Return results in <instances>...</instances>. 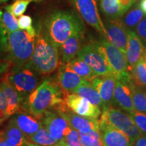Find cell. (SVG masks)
Here are the masks:
<instances>
[{
    "label": "cell",
    "instance_id": "cell-14",
    "mask_svg": "<svg viewBox=\"0 0 146 146\" xmlns=\"http://www.w3.org/2000/svg\"><path fill=\"white\" fill-rule=\"evenodd\" d=\"M56 109L67 120L69 125L78 131L85 128L100 130V120H97V118L85 117L76 114L67 107L64 102Z\"/></svg>",
    "mask_w": 146,
    "mask_h": 146
},
{
    "label": "cell",
    "instance_id": "cell-41",
    "mask_svg": "<svg viewBox=\"0 0 146 146\" xmlns=\"http://www.w3.org/2000/svg\"><path fill=\"white\" fill-rule=\"evenodd\" d=\"M28 146H42V145H36V144H35L33 143H30V142H28ZM50 146H68V145H67V144L65 143V141H62L58 142L57 143L54 144V145H50Z\"/></svg>",
    "mask_w": 146,
    "mask_h": 146
},
{
    "label": "cell",
    "instance_id": "cell-19",
    "mask_svg": "<svg viewBox=\"0 0 146 146\" xmlns=\"http://www.w3.org/2000/svg\"><path fill=\"white\" fill-rule=\"evenodd\" d=\"M131 83H125L117 80L114 89V98L115 103L128 114L135 110L133 102V91Z\"/></svg>",
    "mask_w": 146,
    "mask_h": 146
},
{
    "label": "cell",
    "instance_id": "cell-38",
    "mask_svg": "<svg viewBox=\"0 0 146 146\" xmlns=\"http://www.w3.org/2000/svg\"><path fill=\"white\" fill-rule=\"evenodd\" d=\"M137 0H118L123 16L130 10Z\"/></svg>",
    "mask_w": 146,
    "mask_h": 146
},
{
    "label": "cell",
    "instance_id": "cell-3",
    "mask_svg": "<svg viewBox=\"0 0 146 146\" xmlns=\"http://www.w3.org/2000/svg\"><path fill=\"white\" fill-rule=\"evenodd\" d=\"M60 62V52L45 30L38 31L31 59L26 66L40 74H49L56 70Z\"/></svg>",
    "mask_w": 146,
    "mask_h": 146
},
{
    "label": "cell",
    "instance_id": "cell-34",
    "mask_svg": "<svg viewBox=\"0 0 146 146\" xmlns=\"http://www.w3.org/2000/svg\"><path fill=\"white\" fill-rule=\"evenodd\" d=\"M18 21L20 29L26 31L31 35L36 36L37 32H36V29L33 27V21L31 16L22 15L18 18Z\"/></svg>",
    "mask_w": 146,
    "mask_h": 146
},
{
    "label": "cell",
    "instance_id": "cell-30",
    "mask_svg": "<svg viewBox=\"0 0 146 146\" xmlns=\"http://www.w3.org/2000/svg\"><path fill=\"white\" fill-rule=\"evenodd\" d=\"M133 91V102L135 110L136 111L146 113V91L131 83Z\"/></svg>",
    "mask_w": 146,
    "mask_h": 146
},
{
    "label": "cell",
    "instance_id": "cell-44",
    "mask_svg": "<svg viewBox=\"0 0 146 146\" xmlns=\"http://www.w3.org/2000/svg\"><path fill=\"white\" fill-rule=\"evenodd\" d=\"M144 59L146 60V48H145V50H144V54H143V56Z\"/></svg>",
    "mask_w": 146,
    "mask_h": 146
},
{
    "label": "cell",
    "instance_id": "cell-15",
    "mask_svg": "<svg viewBox=\"0 0 146 146\" xmlns=\"http://www.w3.org/2000/svg\"><path fill=\"white\" fill-rule=\"evenodd\" d=\"M117 79L112 74L97 76L90 83L101 96L104 106H112L115 104L114 94Z\"/></svg>",
    "mask_w": 146,
    "mask_h": 146
},
{
    "label": "cell",
    "instance_id": "cell-21",
    "mask_svg": "<svg viewBox=\"0 0 146 146\" xmlns=\"http://www.w3.org/2000/svg\"><path fill=\"white\" fill-rule=\"evenodd\" d=\"M84 34L79 33L66 39L60 46L61 64H67L76 58L82 48Z\"/></svg>",
    "mask_w": 146,
    "mask_h": 146
},
{
    "label": "cell",
    "instance_id": "cell-43",
    "mask_svg": "<svg viewBox=\"0 0 146 146\" xmlns=\"http://www.w3.org/2000/svg\"><path fill=\"white\" fill-rule=\"evenodd\" d=\"M14 1H16V0H14ZM26 1H29L30 2H41L43 0H26Z\"/></svg>",
    "mask_w": 146,
    "mask_h": 146
},
{
    "label": "cell",
    "instance_id": "cell-28",
    "mask_svg": "<svg viewBox=\"0 0 146 146\" xmlns=\"http://www.w3.org/2000/svg\"><path fill=\"white\" fill-rule=\"evenodd\" d=\"M28 137L33 143L42 146H50L58 143L44 127H41L35 133Z\"/></svg>",
    "mask_w": 146,
    "mask_h": 146
},
{
    "label": "cell",
    "instance_id": "cell-26",
    "mask_svg": "<svg viewBox=\"0 0 146 146\" xmlns=\"http://www.w3.org/2000/svg\"><path fill=\"white\" fill-rule=\"evenodd\" d=\"M83 146H104L100 130L85 128L78 131Z\"/></svg>",
    "mask_w": 146,
    "mask_h": 146
},
{
    "label": "cell",
    "instance_id": "cell-1",
    "mask_svg": "<svg viewBox=\"0 0 146 146\" xmlns=\"http://www.w3.org/2000/svg\"><path fill=\"white\" fill-rule=\"evenodd\" d=\"M45 31L51 40L60 47L70 36L85 33V25L82 18L75 12L58 10L47 16Z\"/></svg>",
    "mask_w": 146,
    "mask_h": 146
},
{
    "label": "cell",
    "instance_id": "cell-35",
    "mask_svg": "<svg viewBox=\"0 0 146 146\" xmlns=\"http://www.w3.org/2000/svg\"><path fill=\"white\" fill-rule=\"evenodd\" d=\"M64 141L68 146H83L78 131L73 128L66 137Z\"/></svg>",
    "mask_w": 146,
    "mask_h": 146
},
{
    "label": "cell",
    "instance_id": "cell-32",
    "mask_svg": "<svg viewBox=\"0 0 146 146\" xmlns=\"http://www.w3.org/2000/svg\"><path fill=\"white\" fill-rule=\"evenodd\" d=\"M30 3V1L26 0H16L12 4L5 6L4 9L6 11L12 12L16 18H19L26 11Z\"/></svg>",
    "mask_w": 146,
    "mask_h": 146
},
{
    "label": "cell",
    "instance_id": "cell-42",
    "mask_svg": "<svg viewBox=\"0 0 146 146\" xmlns=\"http://www.w3.org/2000/svg\"><path fill=\"white\" fill-rule=\"evenodd\" d=\"M138 5L145 14V15H146V0H140Z\"/></svg>",
    "mask_w": 146,
    "mask_h": 146
},
{
    "label": "cell",
    "instance_id": "cell-29",
    "mask_svg": "<svg viewBox=\"0 0 146 146\" xmlns=\"http://www.w3.org/2000/svg\"><path fill=\"white\" fill-rule=\"evenodd\" d=\"M132 82L138 87L146 85V60L141 58L131 72Z\"/></svg>",
    "mask_w": 146,
    "mask_h": 146
},
{
    "label": "cell",
    "instance_id": "cell-10",
    "mask_svg": "<svg viewBox=\"0 0 146 146\" xmlns=\"http://www.w3.org/2000/svg\"><path fill=\"white\" fill-rule=\"evenodd\" d=\"M85 23L106 38V31L100 18L96 0H68Z\"/></svg>",
    "mask_w": 146,
    "mask_h": 146
},
{
    "label": "cell",
    "instance_id": "cell-23",
    "mask_svg": "<svg viewBox=\"0 0 146 146\" xmlns=\"http://www.w3.org/2000/svg\"><path fill=\"white\" fill-rule=\"evenodd\" d=\"M66 64L71 70L89 82L98 76L85 62L78 57L74 58Z\"/></svg>",
    "mask_w": 146,
    "mask_h": 146
},
{
    "label": "cell",
    "instance_id": "cell-36",
    "mask_svg": "<svg viewBox=\"0 0 146 146\" xmlns=\"http://www.w3.org/2000/svg\"><path fill=\"white\" fill-rule=\"evenodd\" d=\"M135 32L137 34L144 44H146V16L143 17L137 26Z\"/></svg>",
    "mask_w": 146,
    "mask_h": 146
},
{
    "label": "cell",
    "instance_id": "cell-13",
    "mask_svg": "<svg viewBox=\"0 0 146 146\" xmlns=\"http://www.w3.org/2000/svg\"><path fill=\"white\" fill-rule=\"evenodd\" d=\"M104 25L108 41L126 54L128 45V29L124 25L122 18L108 20L104 23Z\"/></svg>",
    "mask_w": 146,
    "mask_h": 146
},
{
    "label": "cell",
    "instance_id": "cell-37",
    "mask_svg": "<svg viewBox=\"0 0 146 146\" xmlns=\"http://www.w3.org/2000/svg\"><path fill=\"white\" fill-rule=\"evenodd\" d=\"M11 64H12V62L8 59V58L5 57L0 54V74H2L7 72Z\"/></svg>",
    "mask_w": 146,
    "mask_h": 146
},
{
    "label": "cell",
    "instance_id": "cell-7",
    "mask_svg": "<svg viewBox=\"0 0 146 146\" xmlns=\"http://www.w3.org/2000/svg\"><path fill=\"white\" fill-rule=\"evenodd\" d=\"M41 74L27 66H15L6 74L8 81L23 100L40 83Z\"/></svg>",
    "mask_w": 146,
    "mask_h": 146
},
{
    "label": "cell",
    "instance_id": "cell-24",
    "mask_svg": "<svg viewBox=\"0 0 146 146\" xmlns=\"http://www.w3.org/2000/svg\"><path fill=\"white\" fill-rule=\"evenodd\" d=\"M73 93H76L79 96L89 100L94 105L102 108L104 106V102L101 96L90 82L78 87Z\"/></svg>",
    "mask_w": 146,
    "mask_h": 146
},
{
    "label": "cell",
    "instance_id": "cell-22",
    "mask_svg": "<svg viewBox=\"0 0 146 146\" xmlns=\"http://www.w3.org/2000/svg\"><path fill=\"white\" fill-rule=\"evenodd\" d=\"M2 135L10 143L15 146H28L26 135L21 129L10 120L9 124L6 128L1 132Z\"/></svg>",
    "mask_w": 146,
    "mask_h": 146
},
{
    "label": "cell",
    "instance_id": "cell-12",
    "mask_svg": "<svg viewBox=\"0 0 146 146\" xmlns=\"http://www.w3.org/2000/svg\"><path fill=\"white\" fill-rule=\"evenodd\" d=\"M65 104L72 112L85 117L98 118L101 114V109L89 100L79 96L76 93H67L64 96Z\"/></svg>",
    "mask_w": 146,
    "mask_h": 146
},
{
    "label": "cell",
    "instance_id": "cell-4",
    "mask_svg": "<svg viewBox=\"0 0 146 146\" xmlns=\"http://www.w3.org/2000/svg\"><path fill=\"white\" fill-rule=\"evenodd\" d=\"M36 36L18 29L8 35V59L15 66H25L31 59Z\"/></svg>",
    "mask_w": 146,
    "mask_h": 146
},
{
    "label": "cell",
    "instance_id": "cell-45",
    "mask_svg": "<svg viewBox=\"0 0 146 146\" xmlns=\"http://www.w3.org/2000/svg\"><path fill=\"white\" fill-rule=\"evenodd\" d=\"M8 0H0V3H3V2H6L8 1Z\"/></svg>",
    "mask_w": 146,
    "mask_h": 146
},
{
    "label": "cell",
    "instance_id": "cell-11",
    "mask_svg": "<svg viewBox=\"0 0 146 146\" xmlns=\"http://www.w3.org/2000/svg\"><path fill=\"white\" fill-rule=\"evenodd\" d=\"M43 127L58 142L64 141L72 129L67 120L57 111H47L41 118Z\"/></svg>",
    "mask_w": 146,
    "mask_h": 146
},
{
    "label": "cell",
    "instance_id": "cell-25",
    "mask_svg": "<svg viewBox=\"0 0 146 146\" xmlns=\"http://www.w3.org/2000/svg\"><path fill=\"white\" fill-rule=\"evenodd\" d=\"M100 6L108 20H115L123 16L118 0H100Z\"/></svg>",
    "mask_w": 146,
    "mask_h": 146
},
{
    "label": "cell",
    "instance_id": "cell-27",
    "mask_svg": "<svg viewBox=\"0 0 146 146\" xmlns=\"http://www.w3.org/2000/svg\"><path fill=\"white\" fill-rule=\"evenodd\" d=\"M144 15L145 14L143 13L139 5H137V6L133 8L124 14L121 18L124 25L128 30L135 31L138 24L143 18Z\"/></svg>",
    "mask_w": 146,
    "mask_h": 146
},
{
    "label": "cell",
    "instance_id": "cell-40",
    "mask_svg": "<svg viewBox=\"0 0 146 146\" xmlns=\"http://www.w3.org/2000/svg\"><path fill=\"white\" fill-rule=\"evenodd\" d=\"M0 146H15L10 143L0 132Z\"/></svg>",
    "mask_w": 146,
    "mask_h": 146
},
{
    "label": "cell",
    "instance_id": "cell-2",
    "mask_svg": "<svg viewBox=\"0 0 146 146\" xmlns=\"http://www.w3.org/2000/svg\"><path fill=\"white\" fill-rule=\"evenodd\" d=\"M60 87L50 79H45L23 100L22 108L36 117L41 118L47 111L56 108L64 103Z\"/></svg>",
    "mask_w": 146,
    "mask_h": 146
},
{
    "label": "cell",
    "instance_id": "cell-5",
    "mask_svg": "<svg viewBox=\"0 0 146 146\" xmlns=\"http://www.w3.org/2000/svg\"><path fill=\"white\" fill-rule=\"evenodd\" d=\"M100 125H110L123 131L133 143L142 134L129 114L112 106H104Z\"/></svg>",
    "mask_w": 146,
    "mask_h": 146
},
{
    "label": "cell",
    "instance_id": "cell-18",
    "mask_svg": "<svg viewBox=\"0 0 146 146\" xmlns=\"http://www.w3.org/2000/svg\"><path fill=\"white\" fill-rule=\"evenodd\" d=\"M100 131L104 146H132L131 139L112 126L100 125Z\"/></svg>",
    "mask_w": 146,
    "mask_h": 146
},
{
    "label": "cell",
    "instance_id": "cell-9",
    "mask_svg": "<svg viewBox=\"0 0 146 146\" xmlns=\"http://www.w3.org/2000/svg\"><path fill=\"white\" fill-rule=\"evenodd\" d=\"M76 57L85 62L98 76L112 74L110 67L98 42L82 47Z\"/></svg>",
    "mask_w": 146,
    "mask_h": 146
},
{
    "label": "cell",
    "instance_id": "cell-46",
    "mask_svg": "<svg viewBox=\"0 0 146 146\" xmlns=\"http://www.w3.org/2000/svg\"><path fill=\"white\" fill-rule=\"evenodd\" d=\"M2 123H3V122H2V121H1V120H0V125H1V124H2Z\"/></svg>",
    "mask_w": 146,
    "mask_h": 146
},
{
    "label": "cell",
    "instance_id": "cell-47",
    "mask_svg": "<svg viewBox=\"0 0 146 146\" xmlns=\"http://www.w3.org/2000/svg\"><path fill=\"white\" fill-rule=\"evenodd\" d=\"M1 77H2V76H1V74H0V81H1Z\"/></svg>",
    "mask_w": 146,
    "mask_h": 146
},
{
    "label": "cell",
    "instance_id": "cell-39",
    "mask_svg": "<svg viewBox=\"0 0 146 146\" xmlns=\"http://www.w3.org/2000/svg\"><path fill=\"white\" fill-rule=\"evenodd\" d=\"M132 146H146V135L141 134L133 142Z\"/></svg>",
    "mask_w": 146,
    "mask_h": 146
},
{
    "label": "cell",
    "instance_id": "cell-6",
    "mask_svg": "<svg viewBox=\"0 0 146 146\" xmlns=\"http://www.w3.org/2000/svg\"><path fill=\"white\" fill-rule=\"evenodd\" d=\"M110 67L112 75L118 81L125 83L132 81L126 54L114 46L104 36L98 42Z\"/></svg>",
    "mask_w": 146,
    "mask_h": 146
},
{
    "label": "cell",
    "instance_id": "cell-31",
    "mask_svg": "<svg viewBox=\"0 0 146 146\" xmlns=\"http://www.w3.org/2000/svg\"><path fill=\"white\" fill-rule=\"evenodd\" d=\"M1 22L8 34L20 29L17 18L9 11L5 10L3 12L1 16Z\"/></svg>",
    "mask_w": 146,
    "mask_h": 146
},
{
    "label": "cell",
    "instance_id": "cell-17",
    "mask_svg": "<svg viewBox=\"0 0 146 146\" xmlns=\"http://www.w3.org/2000/svg\"><path fill=\"white\" fill-rule=\"evenodd\" d=\"M89 82L71 70L66 64H60L59 84L60 88L65 92L73 93L78 87Z\"/></svg>",
    "mask_w": 146,
    "mask_h": 146
},
{
    "label": "cell",
    "instance_id": "cell-8",
    "mask_svg": "<svg viewBox=\"0 0 146 146\" xmlns=\"http://www.w3.org/2000/svg\"><path fill=\"white\" fill-rule=\"evenodd\" d=\"M23 99L8 81L6 75L0 81V120L3 122L19 112Z\"/></svg>",
    "mask_w": 146,
    "mask_h": 146
},
{
    "label": "cell",
    "instance_id": "cell-33",
    "mask_svg": "<svg viewBox=\"0 0 146 146\" xmlns=\"http://www.w3.org/2000/svg\"><path fill=\"white\" fill-rule=\"evenodd\" d=\"M129 114L142 134L146 135V113L134 110Z\"/></svg>",
    "mask_w": 146,
    "mask_h": 146
},
{
    "label": "cell",
    "instance_id": "cell-20",
    "mask_svg": "<svg viewBox=\"0 0 146 146\" xmlns=\"http://www.w3.org/2000/svg\"><path fill=\"white\" fill-rule=\"evenodd\" d=\"M17 127L27 137L35 133L43 127L41 118H39L28 112H17L10 118Z\"/></svg>",
    "mask_w": 146,
    "mask_h": 146
},
{
    "label": "cell",
    "instance_id": "cell-16",
    "mask_svg": "<svg viewBox=\"0 0 146 146\" xmlns=\"http://www.w3.org/2000/svg\"><path fill=\"white\" fill-rule=\"evenodd\" d=\"M144 50L145 47L143 42L137 34L133 31L128 30V45L126 57L130 73L138 62L143 58Z\"/></svg>",
    "mask_w": 146,
    "mask_h": 146
}]
</instances>
